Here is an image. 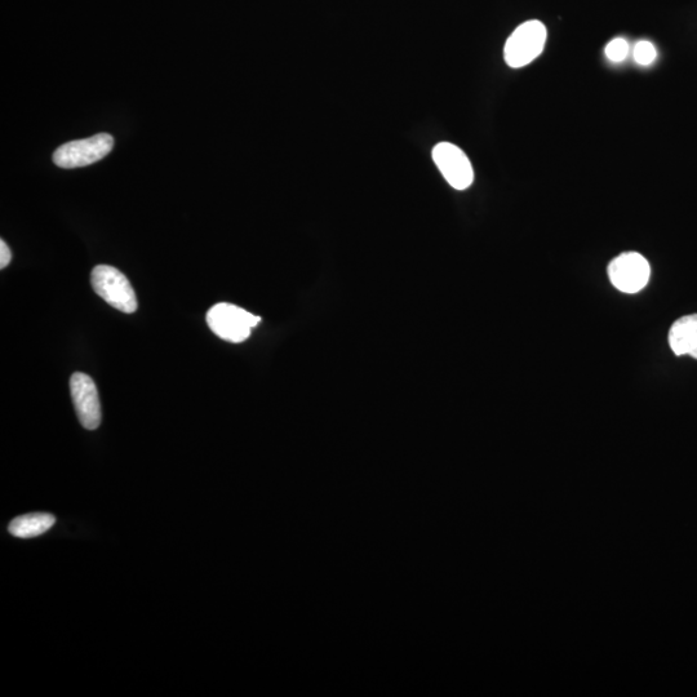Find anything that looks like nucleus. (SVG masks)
<instances>
[{
  "instance_id": "1",
  "label": "nucleus",
  "mask_w": 697,
  "mask_h": 697,
  "mask_svg": "<svg viewBox=\"0 0 697 697\" xmlns=\"http://www.w3.org/2000/svg\"><path fill=\"white\" fill-rule=\"evenodd\" d=\"M548 31L541 21L523 22L505 43L504 57L506 64L513 69L530 65L544 51Z\"/></svg>"
},
{
  "instance_id": "2",
  "label": "nucleus",
  "mask_w": 697,
  "mask_h": 697,
  "mask_svg": "<svg viewBox=\"0 0 697 697\" xmlns=\"http://www.w3.org/2000/svg\"><path fill=\"white\" fill-rule=\"evenodd\" d=\"M93 290L114 309L132 314L137 310L136 293L126 275L109 265H99L92 270Z\"/></svg>"
},
{
  "instance_id": "3",
  "label": "nucleus",
  "mask_w": 697,
  "mask_h": 697,
  "mask_svg": "<svg viewBox=\"0 0 697 697\" xmlns=\"http://www.w3.org/2000/svg\"><path fill=\"white\" fill-rule=\"evenodd\" d=\"M260 322V317L232 304H217L207 313L208 327L213 334L233 344L246 341Z\"/></svg>"
},
{
  "instance_id": "4",
  "label": "nucleus",
  "mask_w": 697,
  "mask_h": 697,
  "mask_svg": "<svg viewBox=\"0 0 697 697\" xmlns=\"http://www.w3.org/2000/svg\"><path fill=\"white\" fill-rule=\"evenodd\" d=\"M113 146V136L109 133H100L90 139L71 141L60 146L53 154V162L57 167L65 168V170L90 166L112 152Z\"/></svg>"
},
{
  "instance_id": "5",
  "label": "nucleus",
  "mask_w": 697,
  "mask_h": 697,
  "mask_svg": "<svg viewBox=\"0 0 697 697\" xmlns=\"http://www.w3.org/2000/svg\"><path fill=\"white\" fill-rule=\"evenodd\" d=\"M607 273L616 290L633 295L650 282L651 266L641 253L624 252L608 264Z\"/></svg>"
},
{
  "instance_id": "6",
  "label": "nucleus",
  "mask_w": 697,
  "mask_h": 697,
  "mask_svg": "<svg viewBox=\"0 0 697 697\" xmlns=\"http://www.w3.org/2000/svg\"><path fill=\"white\" fill-rule=\"evenodd\" d=\"M433 161L448 184L456 190H466L474 181V170L468 155L451 142H441L433 149Z\"/></svg>"
},
{
  "instance_id": "7",
  "label": "nucleus",
  "mask_w": 697,
  "mask_h": 697,
  "mask_svg": "<svg viewBox=\"0 0 697 697\" xmlns=\"http://www.w3.org/2000/svg\"><path fill=\"white\" fill-rule=\"evenodd\" d=\"M70 393L75 412L84 429L96 430L101 425L99 390L90 376L77 372L70 379Z\"/></svg>"
},
{
  "instance_id": "8",
  "label": "nucleus",
  "mask_w": 697,
  "mask_h": 697,
  "mask_svg": "<svg viewBox=\"0 0 697 697\" xmlns=\"http://www.w3.org/2000/svg\"><path fill=\"white\" fill-rule=\"evenodd\" d=\"M668 341L673 353L697 359V314L685 315L670 327Z\"/></svg>"
},
{
  "instance_id": "9",
  "label": "nucleus",
  "mask_w": 697,
  "mask_h": 697,
  "mask_svg": "<svg viewBox=\"0 0 697 697\" xmlns=\"http://www.w3.org/2000/svg\"><path fill=\"white\" fill-rule=\"evenodd\" d=\"M56 523V518L52 514L33 513L13 519L8 526L10 534L19 539H33L46 534Z\"/></svg>"
},
{
  "instance_id": "10",
  "label": "nucleus",
  "mask_w": 697,
  "mask_h": 697,
  "mask_svg": "<svg viewBox=\"0 0 697 697\" xmlns=\"http://www.w3.org/2000/svg\"><path fill=\"white\" fill-rule=\"evenodd\" d=\"M634 60L642 66L651 65L655 61L657 53L654 44L641 41L636 44L633 51Z\"/></svg>"
},
{
  "instance_id": "11",
  "label": "nucleus",
  "mask_w": 697,
  "mask_h": 697,
  "mask_svg": "<svg viewBox=\"0 0 697 697\" xmlns=\"http://www.w3.org/2000/svg\"><path fill=\"white\" fill-rule=\"evenodd\" d=\"M629 55V43L623 38H616L607 44L606 56L612 62H621Z\"/></svg>"
},
{
  "instance_id": "12",
  "label": "nucleus",
  "mask_w": 697,
  "mask_h": 697,
  "mask_svg": "<svg viewBox=\"0 0 697 697\" xmlns=\"http://www.w3.org/2000/svg\"><path fill=\"white\" fill-rule=\"evenodd\" d=\"M12 260V252L7 243L0 241V269H6Z\"/></svg>"
}]
</instances>
